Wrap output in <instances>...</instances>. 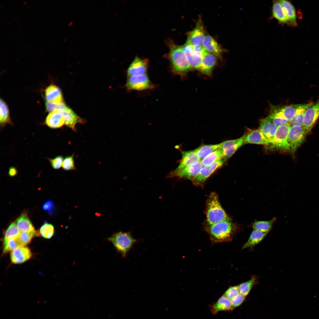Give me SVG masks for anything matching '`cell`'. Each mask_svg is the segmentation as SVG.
Returning <instances> with one entry per match:
<instances>
[{"label":"cell","mask_w":319,"mask_h":319,"mask_svg":"<svg viewBox=\"0 0 319 319\" xmlns=\"http://www.w3.org/2000/svg\"><path fill=\"white\" fill-rule=\"evenodd\" d=\"M36 234L35 231L32 232L21 231L17 237L22 246L23 247L29 243L33 236Z\"/></svg>","instance_id":"38"},{"label":"cell","mask_w":319,"mask_h":319,"mask_svg":"<svg viewBox=\"0 0 319 319\" xmlns=\"http://www.w3.org/2000/svg\"><path fill=\"white\" fill-rule=\"evenodd\" d=\"M255 279L253 277L249 281L243 282L238 285L239 293L246 297L249 294L253 286Z\"/></svg>","instance_id":"37"},{"label":"cell","mask_w":319,"mask_h":319,"mask_svg":"<svg viewBox=\"0 0 319 319\" xmlns=\"http://www.w3.org/2000/svg\"><path fill=\"white\" fill-rule=\"evenodd\" d=\"M300 104L291 105L275 108L273 113L284 118L289 122L294 118Z\"/></svg>","instance_id":"21"},{"label":"cell","mask_w":319,"mask_h":319,"mask_svg":"<svg viewBox=\"0 0 319 319\" xmlns=\"http://www.w3.org/2000/svg\"><path fill=\"white\" fill-rule=\"evenodd\" d=\"M306 134L302 126L293 125L291 126L289 131L287 142L290 150L294 152L304 141Z\"/></svg>","instance_id":"8"},{"label":"cell","mask_w":319,"mask_h":319,"mask_svg":"<svg viewBox=\"0 0 319 319\" xmlns=\"http://www.w3.org/2000/svg\"><path fill=\"white\" fill-rule=\"evenodd\" d=\"M166 43L169 51L165 57L169 60L173 71L179 74L186 73L191 68L182 46L175 44L170 40H167Z\"/></svg>","instance_id":"2"},{"label":"cell","mask_w":319,"mask_h":319,"mask_svg":"<svg viewBox=\"0 0 319 319\" xmlns=\"http://www.w3.org/2000/svg\"><path fill=\"white\" fill-rule=\"evenodd\" d=\"M268 233L253 230L247 242L244 244L243 249L253 247L261 242Z\"/></svg>","instance_id":"28"},{"label":"cell","mask_w":319,"mask_h":319,"mask_svg":"<svg viewBox=\"0 0 319 319\" xmlns=\"http://www.w3.org/2000/svg\"><path fill=\"white\" fill-rule=\"evenodd\" d=\"M319 117V99L305 112L302 127L306 134L309 132Z\"/></svg>","instance_id":"10"},{"label":"cell","mask_w":319,"mask_h":319,"mask_svg":"<svg viewBox=\"0 0 319 319\" xmlns=\"http://www.w3.org/2000/svg\"><path fill=\"white\" fill-rule=\"evenodd\" d=\"M20 231L18 228L16 224L13 222L11 223L6 230L4 236V240L10 238L17 237Z\"/></svg>","instance_id":"39"},{"label":"cell","mask_w":319,"mask_h":319,"mask_svg":"<svg viewBox=\"0 0 319 319\" xmlns=\"http://www.w3.org/2000/svg\"><path fill=\"white\" fill-rule=\"evenodd\" d=\"M149 66L148 59H142L136 56L128 68V76L146 74Z\"/></svg>","instance_id":"14"},{"label":"cell","mask_w":319,"mask_h":319,"mask_svg":"<svg viewBox=\"0 0 319 319\" xmlns=\"http://www.w3.org/2000/svg\"><path fill=\"white\" fill-rule=\"evenodd\" d=\"M245 134L240 137L222 142L221 148L223 152V158L226 161L231 157L245 143Z\"/></svg>","instance_id":"13"},{"label":"cell","mask_w":319,"mask_h":319,"mask_svg":"<svg viewBox=\"0 0 319 319\" xmlns=\"http://www.w3.org/2000/svg\"><path fill=\"white\" fill-rule=\"evenodd\" d=\"M40 234L43 238L50 239L54 234V228L51 224L46 222L41 226L39 231Z\"/></svg>","instance_id":"36"},{"label":"cell","mask_w":319,"mask_h":319,"mask_svg":"<svg viewBox=\"0 0 319 319\" xmlns=\"http://www.w3.org/2000/svg\"><path fill=\"white\" fill-rule=\"evenodd\" d=\"M202 46L206 52L217 57H221L223 49L216 40L210 35H205Z\"/></svg>","instance_id":"18"},{"label":"cell","mask_w":319,"mask_h":319,"mask_svg":"<svg viewBox=\"0 0 319 319\" xmlns=\"http://www.w3.org/2000/svg\"><path fill=\"white\" fill-rule=\"evenodd\" d=\"M61 112L65 125L74 131L76 130L75 126L77 123L83 122L82 119L68 107L66 106Z\"/></svg>","instance_id":"22"},{"label":"cell","mask_w":319,"mask_h":319,"mask_svg":"<svg viewBox=\"0 0 319 319\" xmlns=\"http://www.w3.org/2000/svg\"><path fill=\"white\" fill-rule=\"evenodd\" d=\"M239 294L238 286H235L229 288L223 296L230 300Z\"/></svg>","instance_id":"43"},{"label":"cell","mask_w":319,"mask_h":319,"mask_svg":"<svg viewBox=\"0 0 319 319\" xmlns=\"http://www.w3.org/2000/svg\"><path fill=\"white\" fill-rule=\"evenodd\" d=\"M43 209L47 211L50 215H52L54 213L55 206L53 202L51 200H48L45 202L43 206Z\"/></svg>","instance_id":"46"},{"label":"cell","mask_w":319,"mask_h":319,"mask_svg":"<svg viewBox=\"0 0 319 319\" xmlns=\"http://www.w3.org/2000/svg\"><path fill=\"white\" fill-rule=\"evenodd\" d=\"M32 256V253L30 249L24 246L16 248L10 253L11 261L14 264L24 263L30 259Z\"/></svg>","instance_id":"15"},{"label":"cell","mask_w":319,"mask_h":319,"mask_svg":"<svg viewBox=\"0 0 319 319\" xmlns=\"http://www.w3.org/2000/svg\"><path fill=\"white\" fill-rule=\"evenodd\" d=\"M276 219V218L274 217L268 221H255L253 223L252 227L253 230L268 233Z\"/></svg>","instance_id":"33"},{"label":"cell","mask_w":319,"mask_h":319,"mask_svg":"<svg viewBox=\"0 0 319 319\" xmlns=\"http://www.w3.org/2000/svg\"><path fill=\"white\" fill-rule=\"evenodd\" d=\"M205 36L203 22L199 18L194 28L188 33L186 43L193 46H202Z\"/></svg>","instance_id":"12"},{"label":"cell","mask_w":319,"mask_h":319,"mask_svg":"<svg viewBox=\"0 0 319 319\" xmlns=\"http://www.w3.org/2000/svg\"><path fill=\"white\" fill-rule=\"evenodd\" d=\"M126 86L128 90L137 91L151 89L154 87L147 74L128 76Z\"/></svg>","instance_id":"7"},{"label":"cell","mask_w":319,"mask_h":319,"mask_svg":"<svg viewBox=\"0 0 319 319\" xmlns=\"http://www.w3.org/2000/svg\"><path fill=\"white\" fill-rule=\"evenodd\" d=\"M201 160L193 151L183 152L179 165L176 169L179 170L185 167L196 165L200 162Z\"/></svg>","instance_id":"19"},{"label":"cell","mask_w":319,"mask_h":319,"mask_svg":"<svg viewBox=\"0 0 319 319\" xmlns=\"http://www.w3.org/2000/svg\"><path fill=\"white\" fill-rule=\"evenodd\" d=\"M223 152L221 148L213 151L201 160L200 162L204 166L212 165L217 160L223 158Z\"/></svg>","instance_id":"32"},{"label":"cell","mask_w":319,"mask_h":319,"mask_svg":"<svg viewBox=\"0 0 319 319\" xmlns=\"http://www.w3.org/2000/svg\"><path fill=\"white\" fill-rule=\"evenodd\" d=\"M45 95L46 101L56 103L64 102L61 90L55 85L48 86L45 89Z\"/></svg>","instance_id":"24"},{"label":"cell","mask_w":319,"mask_h":319,"mask_svg":"<svg viewBox=\"0 0 319 319\" xmlns=\"http://www.w3.org/2000/svg\"><path fill=\"white\" fill-rule=\"evenodd\" d=\"M17 173V169L13 167H10L9 170V175L11 177L15 176Z\"/></svg>","instance_id":"47"},{"label":"cell","mask_w":319,"mask_h":319,"mask_svg":"<svg viewBox=\"0 0 319 319\" xmlns=\"http://www.w3.org/2000/svg\"><path fill=\"white\" fill-rule=\"evenodd\" d=\"M62 166L63 169L65 170H69L74 169L75 168L73 155L66 157L64 160Z\"/></svg>","instance_id":"42"},{"label":"cell","mask_w":319,"mask_h":319,"mask_svg":"<svg viewBox=\"0 0 319 319\" xmlns=\"http://www.w3.org/2000/svg\"><path fill=\"white\" fill-rule=\"evenodd\" d=\"M290 127L289 123L282 125L277 127L273 139L269 145L270 149L284 151L290 150L287 140Z\"/></svg>","instance_id":"6"},{"label":"cell","mask_w":319,"mask_h":319,"mask_svg":"<svg viewBox=\"0 0 319 319\" xmlns=\"http://www.w3.org/2000/svg\"><path fill=\"white\" fill-rule=\"evenodd\" d=\"M313 104L312 103L300 104L294 118L289 123L290 125L292 126L295 125L302 126L305 112L307 109Z\"/></svg>","instance_id":"31"},{"label":"cell","mask_w":319,"mask_h":319,"mask_svg":"<svg viewBox=\"0 0 319 319\" xmlns=\"http://www.w3.org/2000/svg\"><path fill=\"white\" fill-rule=\"evenodd\" d=\"M205 229L211 242L217 243L231 240L236 232L237 227L230 219L206 225Z\"/></svg>","instance_id":"1"},{"label":"cell","mask_w":319,"mask_h":319,"mask_svg":"<svg viewBox=\"0 0 319 319\" xmlns=\"http://www.w3.org/2000/svg\"><path fill=\"white\" fill-rule=\"evenodd\" d=\"M277 128L271 121L266 118L260 121V129L270 144L273 139Z\"/></svg>","instance_id":"20"},{"label":"cell","mask_w":319,"mask_h":319,"mask_svg":"<svg viewBox=\"0 0 319 319\" xmlns=\"http://www.w3.org/2000/svg\"><path fill=\"white\" fill-rule=\"evenodd\" d=\"M206 225H210L221 221L231 219L222 207L217 194L211 193L206 202Z\"/></svg>","instance_id":"3"},{"label":"cell","mask_w":319,"mask_h":319,"mask_svg":"<svg viewBox=\"0 0 319 319\" xmlns=\"http://www.w3.org/2000/svg\"><path fill=\"white\" fill-rule=\"evenodd\" d=\"M63 161V157L61 156H58L50 160L52 167L56 169H59L61 167L62 165Z\"/></svg>","instance_id":"45"},{"label":"cell","mask_w":319,"mask_h":319,"mask_svg":"<svg viewBox=\"0 0 319 319\" xmlns=\"http://www.w3.org/2000/svg\"><path fill=\"white\" fill-rule=\"evenodd\" d=\"M107 240L111 242L117 251L125 257L137 240L130 232L122 231L115 233Z\"/></svg>","instance_id":"4"},{"label":"cell","mask_w":319,"mask_h":319,"mask_svg":"<svg viewBox=\"0 0 319 319\" xmlns=\"http://www.w3.org/2000/svg\"><path fill=\"white\" fill-rule=\"evenodd\" d=\"M222 142L216 144L204 145L199 147L194 150L200 160H202L210 154L221 148Z\"/></svg>","instance_id":"30"},{"label":"cell","mask_w":319,"mask_h":319,"mask_svg":"<svg viewBox=\"0 0 319 319\" xmlns=\"http://www.w3.org/2000/svg\"><path fill=\"white\" fill-rule=\"evenodd\" d=\"M288 20L289 25L292 26L297 25L296 14L295 8L289 1L285 0L279 1Z\"/></svg>","instance_id":"25"},{"label":"cell","mask_w":319,"mask_h":319,"mask_svg":"<svg viewBox=\"0 0 319 319\" xmlns=\"http://www.w3.org/2000/svg\"><path fill=\"white\" fill-rule=\"evenodd\" d=\"M245 297L239 293L230 300L232 310L241 305L245 300Z\"/></svg>","instance_id":"44"},{"label":"cell","mask_w":319,"mask_h":319,"mask_svg":"<svg viewBox=\"0 0 319 319\" xmlns=\"http://www.w3.org/2000/svg\"><path fill=\"white\" fill-rule=\"evenodd\" d=\"M272 17L281 24L289 25L288 20L279 0L274 1L272 6Z\"/></svg>","instance_id":"26"},{"label":"cell","mask_w":319,"mask_h":319,"mask_svg":"<svg viewBox=\"0 0 319 319\" xmlns=\"http://www.w3.org/2000/svg\"><path fill=\"white\" fill-rule=\"evenodd\" d=\"M21 247L22 246L17 236L4 240L3 253H7L10 251H12L17 248Z\"/></svg>","instance_id":"34"},{"label":"cell","mask_w":319,"mask_h":319,"mask_svg":"<svg viewBox=\"0 0 319 319\" xmlns=\"http://www.w3.org/2000/svg\"><path fill=\"white\" fill-rule=\"evenodd\" d=\"M266 118L271 121L277 127L282 125L289 123V122L286 119L280 117L273 113H271Z\"/></svg>","instance_id":"40"},{"label":"cell","mask_w":319,"mask_h":319,"mask_svg":"<svg viewBox=\"0 0 319 319\" xmlns=\"http://www.w3.org/2000/svg\"><path fill=\"white\" fill-rule=\"evenodd\" d=\"M210 310L214 315L222 311H232L230 300L222 296L216 303L211 306Z\"/></svg>","instance_id":"27"},{"label":"cell","mask_w":319,"mask_h":319,"mask_svg":"<svg viewBox=\"0 0 319 319\" xmlns=\"http://www.w3.org/2000/svg\"><path fill=\"white\" fill-rule=\"evenodd\" d=\"M0 122L2 126L6 124L10 123L8 108L5 102L1 99L0 101Z\"/></svg>","instance_id":"35"},{"label":"cell","mask_w":319,"mask_h":319,"mask_svg":"<svg viewBox=\"0 0 319 319\" xmlns=\"http://www.w3.org/2000/svg\"><path fill=\"white\" fill-rule=\"evenodd\" d=\"M202 166L200 162L196 165L179 170L175 169L170 172L167 177L169 178L179 177L192 181L198 174Z\"/></svg>","instance_id":"11"},{"label":"cell","mask_w":319,"mask_h":319,"mask_svg":"<svg viewBox=\"0 0 319 319\" xmlns=\"http://www.w3.org/2000/svg\"><path fill=\"white\" fill-rule=\"evenodd\" d=\"M16 224L20 231L35 232L34 228L27 215L23 214L16 220Z\"/></svg>","instance_id":"29"},{"label":"cell","mask_w":319,"mask_h":319,"mask_svg":"<svg viewBox=\"0 0 319 319\" xmlns=\"http://www.w3.org/2000/svg\"><path fill=\"white\" fill-rule=\"evenodd\" d=\"M66 106L64 102L60 103H56L46 101L45 102L46 109L50 112L57 110L62 111Z\"/></svg>","instance_id":"41"},{"label":"cell","mask_w":319,"mask_h":319,"mask_svg":"<svg viewBox=\"0 0 319 319\" xmlns=\"http://www.w3.org/2000/svg\"><path fill=\"white\" fill-rule=\"evenodd\" d=\"M253 144L268 145L270 143L260 129L250 131L245 134L244 144Z\"/></svg>","instance_id":"16"},{"label":"cell","mask_w":319,"mask_h":319,"mask_svg":"<svg viewBox=\"0 0 319 319\" xmlns=\"http://www.w3.org/2000/svg\"><path fill=\"white\" fill-rule=\"evenodd\" d=\"M223 158L219 159L212 165L202 167L196 177L192 181L196 186L202 185L206 180L225 162Z\"/></svg>","instance_id":"9"},{"label":"cell","mask_w":319,"mask_h":319,"mask_svg":"<svg viewBox=\"0 0 319 319\" xmlns=\"http://www.w3.org/2000/svg\"><path fill=\"white\" fill-rule=\"evenodd\" d=\"M217 57L215 55L206 51L198 70L203 74L210 75L216 64Z\"/></svg>","instance_id":"17"},{"label":"cell","mask_w":319,"mask_h":319,"mask_svg":"<svg viewBox=\"0 0 319 319\" xmlns=\"http://www.w3.org/2000/svg\"><path fill=\"white\" fill-rule=\"evenodd\" d=\"M182 46L191 69H198L206 51L202 46H193L186 43Z\"/></svg>","instance_id":"5"},{"label":"cell","mask_w":319,"mask_h":319,"mask_svg":"<svg viewBox=\"0 0 319 319\" xmlns=\"http://www.w3.org/2000/svg\"><path fill=\"white\" fill-rule=\"evenodd\" d=\"M45 122L48 126L53 128H60L65 123L61 112L57 110L51 112L46 118Z\"/></svg>","instance_id":"23"}]
</instances>
